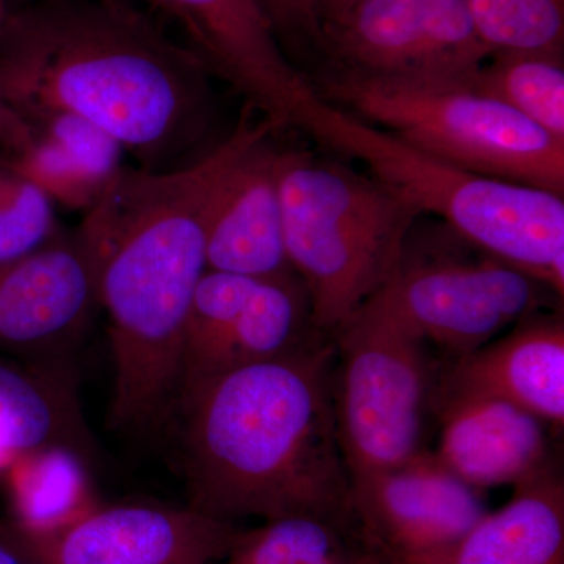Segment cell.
Returning a JSON list of instances; mask_svg holds the SVG:
<instances>
[{
  "mask_svg": "<svg viewBox=\"0 0 564 564\" xmlns=\"http://www.w3.org/2000/svg\"><path fill=\"white\" fill-rule=\"evenodd\" d=\"M384 564H389V563H386V562H384Z\"/></svg>",
  "mask_w": 564,
  "mask_h": 564,
  "instance_id": "obj_32",
  "label": "cell"
},
{
  "mask_svg": "<svg viewBox=\"0 0 564 564\" xmlns=\"http://www.w3.org/2000/svg\"><path fill=\"white\" fill-rule=\"evenodd\" d=\"M46 447L70 448L84 458L93 452L68 364L0 362V473Z\"/></svg>",
  "mask_w": 564,
  "mask_h": 564,
  "instance_id": "obj_17",
  "label": "cell"
},
{
  "mask_svg": "<svg viewBox=\"0 0 564 564\" xmlns=\"http://www.w3.org/2000/svg\"><path fill=\"white\" fill-rule=\"evenodd\" d=\"M318 46L337 69L422 82H467L489 58L466 0H355Z\"/></svg>",
  "mask_w": 564,
  "mask_h": 564,
  "instance_id": "obj_9",
  "label": "cell"
},
{
  "mask_svg": "<svg viewBox=\"0 0 564 564\" xmlns=\"http://www.w3.org/2000/svg\"><path fill=\"white\" fill-rule=\"evenodd\" d=\"M214 564H217V563H214Z\"/></svg>",
  "mask_w": 564,
  "mask_h": 564,
  "instance_id": "obj_33",
  "label": "cell"
},
{
  "mask_svg": "<svg viewBox=\"0 0 564 564\" xmlns=\"http://www.w3.org/2000/svg\"><path fill=\"white\" fill-rule=\"evenodd\" d=\"M269 140L251 148L223 185L207 226V270L250 278L293 273L282 228L281 151Z\"/></svg>",
  "mask_w": 564,
  "mask_h": 564,
  "instance_id": "obj_16",
  "label": "cell"
},
{
  "mask_svg": "<svg viewBox=\"0 0 564 564\" xmlns=\"http://www.w3.org/2000/svg\"><path fill=\"white\" fill-rule=\"evenodd\" d=\"M239 532L187 505H98L44 533L0 522V533L33 564H214L228 558Z\"/></svg>",
  "mask_w": 564,
  "mask_h": 564,
  "instance_id": "obj_11",
  "label": "cell"
},
{
  "mask_svg": "<svg viewBox=\"0 0 564 564\" xmlns=\"http://www.w3.org/2000/svg\"><path fill=\"white\" fill-rule=\"evenodd\" d=\"M210 70L118 0L11 14L0 93L25 121L69 113L101 128L140 169H177L210 120Z\"/></svg>",
  "mask_w": 564,
  "mask_h": 564,
  "instance_id": "obj_3",
  "label": "cell"
},
{
  "mask_svg": "<svg viewBox=\"0 0 564 564\" xmlns=\"http://www.w3.org/2000/svg\"><path fill=\"white\" fill-rule=\"evenodd\" d=\"M543 289L445 226L443 234L422 240L413 229L391 276L373 296L451 362L538 313Z\"/></svg>",
  "mask_w": 564,
  "mask_h": 564,
  "instance_id": "obj_8",
  "label": "cell"
},
{
  "mask_svg": "<svg viewBox=\"0 0 564 564\" xmlns=\"http://www.w3.org/2000/svg\"><path fill=\"white\" fill-rule=\"evenodd\" d=\"M58 231L51 199L0 163V269L40 250Z\"/></svg>",
  "mask_w": 564,
  "mask_h": 564,
  "instance_id": "obj_24",
  "label": "cell"
},
{
  "mask_svg": "<svg viewBox=\"0 0 564 564\" xmlns=\"http://www.w3.org/2000/svg\"><path fill=\"white\" fill-rule=\"evenodd\" d=\"M478 395L524 408L552 430L564 426V322L562 314L527 315L510 333L445 362L434 400ZM434 403V402H433Z\"/></svg>",
  "mask_w": 564,
  "mask_h": 564,
  "instance_id": "obj_15",
  "label": "cell"
},
{
  "mask_svg": "<svg viewBox=\"0 0 564 564\" xmlns=\"http://www.w3.org/2000/svg\"><path fill=\"white\" fill-rule=\"evenodd\" d=\"M280 39L321 43V21L310 0H259Z\"/></svg>",
  "mask_w": 564,
  "mask_h": 564,
  "instance_id": "obj_27",
  "label": "cell"
},
{
  "mask_svg": "<svg viewBox=\"0 0 564 564\" xmlns=\"http://www.w3.org/2000/svg\"><path fill=\"white\" fill-rule=\"evenodd\" d=\"M98 310V262L79 228L0 269V350L68 364Z\"/></svg>",
  "mask_w": 564,
  "mask_h": 564,
  "instance_id": "obj_12",
  "label": "cell"
},
{
  "mask_svg": "<svg viewBox=\"0 0 564 564\" xmlns=\"http://www.w3.org/2000/svg\"><path fill=\"white\" fill-rule=\"evenodd\" d=\"M2 163L31 181L52 203L69 209H90L109 184L61 148L39 137L28 151L11 155Z\"/></svg>",
  "mask_w": 564,
  "mask_h": 564,
  "instance_id": "obj_25",
  "label": "cell"
},
{
  "mask_svg": "<svg viewBox=\"0 0 564 564\" xmlns=\"http://www.w3.org/2000/svg\"><path fill=\"white\" fill-rule=\"evenodd\" d=\"M84 456L66 447H46L20 456L7 474L11 516L25 532H54L98 507Z\"/></svg>",
  "mask_w": 564,
  "mask_h": 564,
  "instance_id": "obj_20",
  "label": "cell"
},
{
  "mask_svg": "<svg viewBox=\"0 0 564 564\" xmlns=\"http://www.w3.org/2000/svg\"><path fill=\"white\" fill-rule=\"evenodd\" d=\"M280 195L289 263L333 337L383 288L421 214L375 177L306 152L281 151Z\"/></svg>",
  "mask_w": 564,
  "mask_h": 564,
  "instance_id": "obj_5",
  "label": "cell"
},
{
  "mask_svg": "<svg viewBox=\"0 0 564 564\" xmlns=\"http://www.w3.org/2000/svg\"><path fill=\"white\" fill-rule=\"evenodd\" d=\"M328 101L467 172L564 193V143L464 82H422L336 69Z\"/></svg>",
  "mask_w": 564,
  "mask_h": 564,
  "instance_id": "obj_6",
  "label": "cell"
},
{
  "mask_svg": "<svg viewBox=\"0 0 564 564\" xmlns=\"http://www.w3.org/2000/svg\"><path fill=\"white\" fill-rule=\"evenodd\" d=\"M35 137L50 141L74 161L109 182L120 172L121 144L93 122L69 113H52L31 122Z\"/></svg>",
  "mask_w": 564,
  "mask_h": 564,
  "instance_id": "obj_26",
  "label": "cell"
},
{
  "mask_svg": "<svg viewBox=\"0 0 564 564\" xmlns=\"http://www.w3.org/2000/svg\"><path fill=\"white\" fill-rule=\"evenodd\" d=\"M10 18L9 3H7V0H0V40H2L3 33L7 31Z\"/></svg>",
  "mask_w": 564,
  "mask_h": 564,
  "instance_id": "obj_31",
  "label": "cell"
},
{
  "mask_svg": "<svg viewBox=\"0 0 564 564\" xmlns=\"http://www.w3.org/2000/svg\"><path fill=\"white\" fill-rule=\"evenodd\" d=\"M481 491L452 474L433 452L351 481L364 543L389 564H445L486 510Z\"/></svg>",
  "mask_w": 564,
  "mask_h": 564,
  "instance_id": "obj_10",
  "label": "cell"
},
{
  "mask_svg": "<svg viewBox=\"0 0 564 564\" xmlns=\"http://www.w3.org/2000/svg\"><path fill=\"white\" fill-rule=\"evenodd\" d=\"M334 344L236 367L174 406L187 507L236 524L311 516L356 527L333 403ZM173 411V413H174Z\"/></svg>",
  "mask_w": 564,
  "mask_h": 564,
  "instance_id": "obj_2",
  "label": "cell"
},
{
  "mask_svg": "<svg viewBox=\"0 0 564 564\" xmlns=\"http://www.w3.org/2000/svg\"><path fill=\"white\" fill-rule=\"evenodd\" d=\"M32 126L7 102L0 93V147L11 155L28 151L35 143Z\"/></svg>",
  "mask_w": 564,
  "mask_h": 564,
  "instance_id": "obj_28",
  "label": "cell"
},
{
  "mask_svg": "<svg viewBox=\"0 0 564 564\" xmlns=\"http://www.w3.org/2000/svg\"><path fill=\"white\" fill-rule=\"evenodd\" d=\"M256 111L247 104L228 139L199 161L165 172L121 166L85 210L79 229L109 317L111 429L141 432L173 413L212 212L237 163L278 129Z\"/></svg>",
  "mask_w": 564,
  "mask_h": 564,
  "instance_id": "obj_1",
  "label": "cell"
},
{
  "mask_svg": "<svg viewBox=\"0 0 564 564\" xmlns=\"http://www.w3.org/2000/svg\"><path fill=\"white\" fill-rule=\"evenodd\" d=\"M475 32L494 54L563 55L564 0H466Z\"/></svg>",
  "mask_w": 564,
  "mask_h": 564,
  "instance_id": "obj_23",
  "label": "cell"
},
{
  "mask_svg": "<svg viewBox=\"0 0 564 564\" xmlns=\"http://www.w3.org/2000/svg\"><path fill=\"white\" fill-rule=\"evenodd\" d=\"M323 337L328 336L315 326L310 295L295 273L259 278L247 303L212 352L202 380L192 391L217 375L291 355Z\"/></svg>",
  "mask_w": 564,
  "mask_h": 564,
  "instance_id": "obj_19",
  "label": "cell"
},
{
  "mask_svg": "<svg viewBox=\"0 0 564 564\" xmlns=\"http://www.w3.org/2000/svg\"><path fill=\"white\" fill-rule=\"evenodd\" d=\"M464 84L511 107L564 143L563 55L494 54Z\"/></svg>",
  "mask_w": 564,
  "mask_h": 564,
  "instance_id": "obj_22",
  "label": "cell"
},
{
  "mask_svg": "<svg viewBox=\"0 0 564 564\" xmlns=\"http://www.w3.org/2000/svg\"><path fill=\"white\" fill-rule=\"evenodd\" d=\"M356 527L311 516L265 521L240 529L228 564H344L370 554Z\"/></svg>",
  "mask_w": 564,
  "mask_h": 564,
  "instance_id": "obj_21",
  "label": "cell"
},
{
  "mask_svg": "<svg viewBox=\"0 0 564 564\" xmlns=\"http://www.w3.org/2000/svg\"><path fill=\"white\" fill-rule=\"evenodd\" d=\"M0 564H33L21 551L0 533Z\"/></svg>",
  "mask_w": 564,
  "mask_h": 564,
  "instance_id": "obj_30",
  "label": "cell"
},
{
  "mask_svg": "<svg viewBox=\"0 0 564 564\" xmlns=\"http://www.w3.org/2000/svg\"><path fill=\"white\" fill-rule=\"evenodd\" d=\"M172 18L188 50L231 82L278 129L293 124L300 104L314 91L282 52L280 35L259 0H147Z\"/></svg>",
  "mask_w": 564,
  "mask_h": 564,
  "instance_id": "obj_13",
  "label": "cell"
},
{
  "mask_svg": "<svg viewBox=\"0 0 564 564\" xmlns=\"http://www.w3.org/2000/svg\"><path fill=\"white\" fill-rule=\"evenodd\" d=\"M310 2L315 14H317L318 21H321L322 29V24L340 17L345 10L350 9L355 0H310Z\"/></svg>",
  "mask_w": 564,
  "mask_h": 564,
  "instance_id": "obj_29",
  "label": "cell"
},
{
  "mask_svg": "<svg viewBox=\"0 0 564 564\" xmlns=\"http://www.w3.org/2000/svg\"><path fill=\"white\" fill-rule=\"evenodd\" d=\"M445 564H564V481L558 469L516 486Z\"/></svg>",
  "mask_w": 564,
  "mask_h": 564,
  "instance_id": "obj_18",
  "label": "cell"
},
{
  "mask_svg": "<svg viewBox=\"0 0 564 564\" xmlns=\"http://www.w3.org/2000/svg\"><path fill=\"white\" fill-rule=\"evenodd\" d=\"M332 339L334 417L350 480L425 452L441 370L430 344L375 296Z\"/></svg>",
  "mask_w": 564,
  "mask_h": 564,
  "instance_id": "obj_7",
  "label": "cell"
},
{
  "mask_svg": "<svg viewBox=\"0 0 564 564\" xmlns=\"http://www.w3.org/2000/svg\"><path fill=\"white\" fill-rule=\"evenodd\" d=\"M440 443L434 456L477 491L521 486L556 469L552 430L524 408L478 395L434 400Z\"/></svg>",
  "mask_w": 564,
  "mask_h": 564,
  "instance_id": "obj_14",
  "label": "cell"
},
{
  "mask_svg": "<svg viewBox=\"0 0 564 564\" xmlns=\"http://www.w3.org/2000/svg\"><path fill=\"white\" fill-rule=\"evenodd\" d=\"M293 124L361 162L419 214L441 218L466 242L563 299V196L458 169L334 106L317 90L300 104Z\"/></svg>",
  "mask_w": 564,
  "mask_h": 564,
  "instance_id": "obj_4",
  "label": "cell"
}]
</instances>
